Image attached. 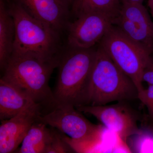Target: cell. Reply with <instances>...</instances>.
<instances>
[{
  "label": "cell",
  "instance_id": "cell-1",
  "mask_svg": "<svg viewBox=\"0 0 153 153\" xmlns=\"http://www.w3.org/2000/svg\"><path fill=\"white\" fill-rule=\"evenodd\" d=\"M97 45L89 49H63L58 61V74L53 94L58 105H87L91 75Z\"/></svg>",
  "mask_w": 153,
  "mask_h": 153
},
{
  "label": "cell",
  "instance_id": "cell-2",
  "mask_svg": "<svg viewBox=\"0 0 153 153\" xmlns=\"http://www.w3.org/2000/svg\"><path fill=\"white\" fill-rule=\"evenodd\" d=\"M7 4L15 26L12 55L58 61L63 49L61 34L31 16L18 3L7 0Z\"/></svg>",
  "mask_w": 153,
  "mask_h": 153
},
{
  "label": "cell",
  "instance_id": "cell-3",
  "mask_svg": "<svg viewBox=\"0 0 153 153\" xmlns=\"http://www.w3.org/2000/svg\"><path fill=\"white\" fill-rule=\"evenodd\" d=\"M58 61L12 55L3 71L2 77L16 85L39 105L44 113L56 106L49 81L54 69L57 68Z\"/></svg>",
  "mask_w": 153,
  "mask_h": 153
},
{
  "label": "cell",
  "instance_id": "cell-4",
  "mask_svg": "<svg viewBox=\"0 0 153 153\" xmlns=\"http://www.w3.org/2000/svg\"><path fill=\"white\" fill-rule=\"evenodd\" d=\"M133 81L119 68L99 44L91 75L87 105L138 99Z\"/></svg>",
  "mask_w": 153,
  "mask_h": 153
},
{
  "label": "cell",
  "instance_id": "cell-5",
  "mask_svg": "<svg viewBox=\"0 0 153 153\" xmlns=\"http://www.w3.org/2000/svg\"><path fill=\"white\" fill-rule=\"evenodd\" d=\"M75 107L58 105L42 113L38 120L70 137L66 140L75 152H83L101 140L103 126L88 120Z\"/></svg>",
  "mask_w": 153,
  "mask_h": 153
},
{
  "label": "cell",
  "instance_id": "cell-6",
  "mask_svg": "<svg viewBox=\"0 0 153 153\" xmlns=\"http://www.w3.org/2000/svg\"><path fill=\"white\" fill-rule=\"evenodd\" d=\"M99 45L124 73L133 81L139 92L144 89L143 69L151 55L113 25Z\"/></svg>",
  "mask_w": 153,
  "mask_h": 153
},
{
  "label": "cell",
  "instance_id": "cell-7",
  "mask_svg": "<svg viewBox=\"0 0 153 153\" xmlns=\"http://www.w3.org/2000/svg\"><path fill=\"white\" fill-rule=\"evenodd\" d=\"M117 16L93 12L80 16L66 26L67 46L89 49L99 44L114 25Z\"/></svg>",
  "mask_w": 153,
  "mask_h": 153
},
{
  "label": "cell",
  "instance_id": "cell-8",
  "mask_svg": "<svg viewBox=\"0 0 153 153\" xmlns=\"http://www.w3.org/2000/svg\"><path fill=\"white\" fill-rule=\"evenodd\" d=\"M126 102H118L111 105H83L76 108L81 112L93 116L126 142L129 137L139 132L137 123L139 116Z\"/></svg>",
  "mask_w": 153,
  "mask_h": 153
},
{
  "label": "cell",
  "instance_id": "cell-9",
  "mask_svg": "<svg viewBox=\"0 0 153 153\" xmlns=\"http://www.w3.org/2000/svg\"><path fill=\"white\" fill-rule=\"evenodd\" d=\"M114 25L136 44L153 54V22L143 4L122 3Z\"/></svg>",
  "mask_w": 153,
  "mask_h": 153
},
{
  "label": "cell",
  "instance_id": "cell-10",
  "mask_svg": "<svg viewBox=\"0 0 153 153\" xmlns=\"http://www.w3.org/2000/svg\"><path fill=\"white\" fill-rule=\"evenodd\" d=\"M42 113L41 107L32 101L14 117L1 121L0 153L16 151L31 126L38 120Z\"/></svg>",
  "mask_w": 153,
  "mask_h": 153
},
{
  "label": "cell",
  "instance_id": "cell-11",
  "mask_svg": "<svg viewBox=\"0 0 153 153\" xmlns=\"http://www.w3.org/2000/svg\"><path fill=\"white\" fill-rule=\"evenodd\" d=\"M31 16L58 33L66 30L71 6L67 0H12Z\"/></svg>",
  "mask_w": 153,
  "mask_h": 153
},
{
  "label": "cell",
  "instance_id": "cell-12",
  "mask_svg": "<svg viewBox=\"0 0 153 153\" xmlns=\"http://www.w3.org/2000/svg\"><path fill=\"white\" fill-rule=\"evenodd\" d=\"M33 101L20 88L2 76L0 79V119L14 117Z\"/></svg>",
  "mask_w": 153,
  "mask_h": 153
},
{
  "label": "cell",
  "instance_id": "cell-13",
  "mask_svg": "<svg viewBox=\"0 0 153 153\" xmlns=\"http://www.w3.org/2000/svg\"><path fill=\"white\" fill-rule=\"evenodd\" d=\"M15 38L13 19L5 0H0V67L3 72L13 53Z\"/></svg>",
  "mask_w": 153,
  "mask_h": 153
},
{
  "label": "cell",
  "instance_id": "cell-14",
  "mask_svg": "<svg viewBox=\"0 0 153 153\" xmlns=\"http://www.w3.org/2000/svg\"><path fill=\"white\" fill-rule=\"evenodd\" d=\"M47 125L36 121L31 126L17 153H46L51 131Z\"/></svg>",
  "mask_w": 153,
  "mask_h": 153
},
{
  "label": "cell",
  "instance_id": "cell-15",
  "mask_svg": "<svg viewBox=\"0 0 153 153\" xmlns=\"http://www.w3.org/2000/svg\"><path fill=\"white\" fill-rule=\"evenodd\" d=\"M121 5L120 0H73L71 11L76 18L93 12L117 16Z\"/></svg>",
  "mask_w": 153,
  "mask_h": 153
},
{
  "label": "cell",
  "instance_id": "cell-16",
  "mask_svg": "<svg viewBox=\"0 0 153 153\" xmlns=\"http://www.w3.org/2000/svg\"><path fill=\"white\" fill-rule=\"evenodd\" d=\"M50 128L51 136L46 153L75 152L64 134L54 128L50 127Z\"/></svg>",
  "mask_w": 153,
  "mask_h": 153
},
{
  "label": "cell",
  "instance_id": "cell-17",
  "mask_svg": "<svg viewBox=\"0 0 153 153\" xmlns=\"http://www.w3.org/2000/svg\"><path fill=\"white\" fill-rule=\"evenodd\" d=\"M138 99L146 107L149 117L153 121V85H149L138 93Z\"/></svg>",
  "mask_w": 153,
  "mask_h": 153
},
{
  "label": "cell",
  "instance_id": "cell-18",
  "mask_svg": "<svg viewBox=\"0 0 153 153\" xmlns=\"http://www.w3.org/2000/svg\"><path fill=\"white\" fill-rule=\"evenodd\" d=\"M142 80L149 85H153V54L148 58L143 69Z\"/></svg>",
  "mask_w": 153,
  "mask_h": 153
},
{
  "label": "cell",
  "instance_id": "cell-19",
  "mask_svg": "<svg viewBox=\"0 0 153 153\" xmlns=\"http://www.w3.org/2000/svg\"><path fill=\"white\" fill-rule=\"evenodd\" d=\"M144 0H120L121 3H138L143 4Z\"/></svg>",
  "mask_w": 153,
  "mask_h": 153
},
{
  "label": "cell",
  "instance_id": "cell-20",
  "mask_svg": "<svg viewBox=\"0 0 153 153\" xmlns=\"http://www.w3.org/2000/svg\"><path fill=\"white\" fill-rule=\"evenodd\" d=\"M148 6L150 9V12L153 19V0L151 1H148Z\"/></svg>",
  "mask_w": 153,
  "mask_h": 153
},
{
  "label": "cell",
  "instance_id": "cell-21",
  "mask_svg": "<svg viewBox=\"0 0 153 153\" xmlns=\"http://www.w3.org/2000/svg\"><path fill=\"white\" fill-rule=\"evenodd\" d=\"M67 1H68V4H69L70 6H71V5H72V2H73V0H67Z\"/></svg>",
  "mask_w": 153,
  "mask_h": 153
},
{
  "label": "cell",
  "instance_id": "cell-22",
  "mask_svg": "<svg viewBox=\"0 0 153 153\" xmlns=\"http://www.w3.org/2000/svg\"><path fill=\"white\" fill-rule=\"evenodd\" d=\"M153 1V0H149V1Z\"/></svg>",
  "mask_w": 153,
  "mask_h": 153
}]
</instances>
